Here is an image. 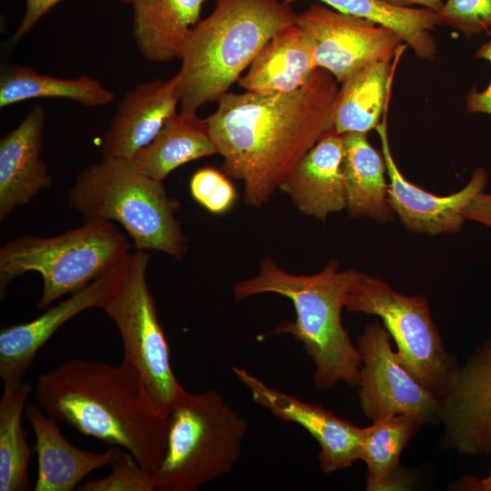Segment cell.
<instances>
[{
	"label": "cell",
	"mask_w": 491,
	"mask_h": 491,
	"mask_svg": "<svg viewBox=\"0 0 491 491\" xmlns=\"http://www.w3.org/2000/svg\"><path fill=\"white\" fill-rule=\"evenodd\" d=\"M337 81L317 67L302 87L285 94L223 95L205 118L221 169L243 184L250 206L266 204L303 156L334 130Z\"/></svg>",
	"instance_id": "6da1fadb"
},
{
	"label": "cell",
	"mask_w": 491,
	"mask_h": 491,
	"mask_svg": "<svg viewBox=\"0 0 491 491\" xmlns=\"http://www.w3.org/2000/svg\"><path fill=\"white\" fill-rule=\"evenodd\" d=\"M35 396L45 414L79 433L130 452L153 473L162 460L167 416L161 415L135 369L71 358L42 374Z\"/></svg>",
	"instance_id": "7a4b0ae2"
},
{
	"label": "cell",
	"mask_w": 491,
	"mask_h": 491,
	"mask_svg": "<svg viewBox=\"0 0 491 491\" xmlns=\"http://www.w3.org/2000/svg\"><path fill=\"white\" fill-rule=\"evenodd\" d=\"M354 272L339 270L337 260L331 259L317 273L296 275L265 257L257 274L238 282L233 289L236 300L273 293L292 302L296 320L282 321L273 334H289L303 345L315 366L313 382L320 391L339 381L351 386L359 383L360 353L341 317Z\"/></svg>",
	"instance_id": "3957f363"
},
{
	"label": "cell",
	"mask_w": 491,
	"mask_h": 491,
	"mask_svg": "<svg viewBox=\"0 0 491 491\" xmlns=\"http://www.w3.org/2000/svg\"><path fill=\"white\" fill-rule=\"evenodd\" d=\"M210 15L190 31L176 74L179 111L196 113L237 82L268 40L295 25L279 0H214Z\"/></svg>",
	"instance_id": "277c9868"
},
{
	"label": "cell",
	"mask_w": 491,
	"mask_h": 491,
	"mask_svg": "<svg viewBox=\"0 0 491 491\" xmlns=\"http://www.w3.org/2000/svg\"><path fill=\"white\" fill-rule=\"evenodd\" d=\"M69 205L85 221L116 222L136 250H155L175 259L187 251V237L175 218L180 202L163 182L135 171L128 161L103 159L78 174L68 192Z\"/></svg>",
	"instance_id": "5b68a950"
},
{
	"label": "cell",
	"mask_w": 491,
	"mask_h": 491,
	"mask_svg": "<svg viewBox=\"0 0 491 491\" xmlns=\"http://www.w3.org/2000/svg\"><path fill=\"white\" fill-rule=\"evenodd\" d=\"M247 422L216 389L185 391L167 416L165 452L152 473L156 491H195L230 472Z\"/></svg>",
	"instance_id": "8992f818"
},
{
	"label": "cell",
	"mask_w": 491,
	"mask_h": 491,
	"mask_svg": "<svg viewBox=\"0 0 491 491\" xmlns=\"http://www.w3.org/2000/svg\"><path fill=\"white\" fill-rule=\"evenodd\" d=\"M132 246L113 223L100 220L55 236L16 237L0 248V296L15 278L35 271L44 284L38 308H47L109 274Z\"/></svg>",
	"instance_id": "52a82bcc"
},
{
	"label": "cell",
	"mask_w": 491,
	"mask_h": 491,
	"mask_svg": "<svg viewBox=\"0 0 491 491\" xmlns=\"http://www.w3.org/2000/svg\"><path fill=\"white\" fill-rule=\"evenodd\" d=\"M149 260L145 251L128 252L108 274L100 308L119 332L123 360L137 373L157 411L167 416L185 390L174 374L169 346L146 283Z\"/></svg>",
	"instance_id": "ba28073f"
},
{
	"label": "cell",
	"mask_w": 491,
	"mask_h": 491,
	"mask_svg": "<svg viewBox=\"0 0 491 491\" xmlns=\"http://www.w3.org/2000/svg\"><path fill=\"white\" fill-rule=\"evenodd\" d=\"M345 308L377 316L406 369L438 399L450 391L460 365L445 348L424 296L403 295L386 282L355 270Z\"/></svg>",
	"instance_id": "9c48e42d"
},
{
	"label": "cell",
	"mask_w": 491,
	"mask_h": 491,
	"mask_svg": "<svg viewBox=\"0 0 491 491\" xmlns=\"http://www.w3.org/2000/svg\"><path fill=\"white\" fill-rule=\"evenodd\" d=\"M383 323L366 325L357 340L361 357L359 406L364 415L377 422L397 415H416L436 422L439 400L401 364L390 345Z\"/></svg>",
	"instance_id": "30bf717a"
},
{
	"label": "cell",
	"mask_w": 491,
	"mask_h": 491,
	"mask_svg": "<svg viewBox=\"0 0 491 491\" xmlns=\"http://www.w3.org/2000/svg\"><path fill=\"white\" fill-rule=\"evenodd\" d=\"M296 25L313 42L316 66L340 84L370 64L392 61L403 42L385 26L321 3L298 14Z\"/></svg>",
	"instance_id": "8fae6325"
},
{
	"label": "cell",
	"mask_w": 491,
	"mask_h": 491,
	"mask_svg": "<svg viewBox=\"0 0 491 491\" xmlns=\"http://www.w3.org/2000/svg\"><path fill=\"white\" fill-rule=\"evenodd\" d=\"M438 400L442 448L469 456L491 454V337L459 366L452 388Z\"/></svg>",
	"instance_id": "7c38bea8"
},
{
	"label": "cell",
	"mask_w": 491,
	"mask_h": 491,
	"mask_svg": "<svg viewBox=\"0 0 491 491\" xmlns=\"http://www.w3.org/2000/svg\"><path fill=\"white\" fill-rule=\"evenodd\" d=\"M236 378L249 390L255 403L283 422L298 424L319 446L320 467L326 474L360 460L363 428L331 411L273 388L245 368L233 366Z\"/></svg>",
	"instance_id": "4fadbf2b"
},
{
	"label": "cell",
	"mask_w": 491,
	"mask_h": 491,
	"mask_svg": "<svg viewBox=\"0 0 491 491\" xmlns=\"http://www.w3.org/2000/svg\"><path fill=\"white\" fill-rule=\"evenodd\" d=\"M388 176L387 197L404 227L413 233L436 235L459 232L464 224L463 211L470 200L485 191L487 172L476 167L468 183L448 195H437L409 182L398 169L390 149L386 115L376 126Z\"/></svg>",
	"instance_id": "5bb4252c"
},
{
	"label": "cell",
	"mask_w": 491,
	"mask_h": 491,
	"mask_svg": "<svg viewBox=\"0 0 491 491\" xmlns=\"http://www.w3.org/2000/svg\"><path fill=\"white\" fill-rule=\"evenodd\" d=\"M176 75L140 83L123 95L102 143L103 159L129 161L177 111Z\"/></svg>",
	"instance_id": "9a60e30c"
},
{
	"label": "cell",
	"mask_w": 491,
	"mask_h": 491,
	"mask_svg": "<svg viewBox=\"0 0 491 491\" xmlns=\"http://www.w3.org/2000/svg\"><path fill=\"white\" fill-rule=\"evenodd\" d=\"M45 115L35 105L0 141V220L48 188L52 176L41 157Z\"/></svg>",
	"instance_id": "2e32d148"
},
{
	"label": "cell",
	"mask_w": 491,
	"mask_h": 491,
	"mask_svg": "<svg viewBox=\"0 0 491 491\" xmlns=\"http://www.w3.org/2000/svg\"><path fill=\"white\" fill-rule=\"evenodd\" d=\"M107 276L49 307L34 320L0 330V376L4 386L23 382L37 352L65 322L88 308L100 307Z\"/></svg>",
	"instance_id": "e0dca14e"
},
{
	"label": "cell",
	"mask_w": 491,
	"mask_h": 491,
	"mask_svg": "<svg viewBox=\"0 0 491 491\" xmlns=\"http://www.w3.org/2000/svg\"><path fill=\"white\" fill-rule=\"evenodd\" d=\"M342 158L343 135L332 130L303 156L279 190L301 214L326 221L346 209Z\"/></svg>",
	"instance_id": "ac0fdd59"
},
{
	"label": "cell",
	"mask_w": 491,
	"mask_h": 491,
	"mask_svg": "<svg viewBox=\"0 0 491 491\" xmlns=\"http://www.w3.org/2000/svg\"><path fill=\"white\" fill-rule=\"evenodd\" d=\"M25 416L36 440L38 469L35 491H72L95 469L111 466L123 451L115 446L97 454L74 446L60 432L56 419L35 405H27Z\"/></svg>",
	"instance_id": "d6986e66"
},
{
	"label": "cell",
	"mask_w": 491,
	"mask_h": 491,
	"mask_svg": "<svg viewBox=\"0 0 491 491\" xmlns=\"http://www.w3.org/2000/svg\"><path fill=\"white\" fill-rule=\"evenodd\" d=\"M316 68L313 42L296 23L268 40L237 84L252 93L285 94L305 85Z\"/></svg>",
	"instance_id": "ffe728a7"
},
{
	"label": "cell",
	"mask_w": 491,
	"mask_h": 491,
	"mask_svg": "<svg viewBox=\"0 0 491 491\" xmlns=\"http://www.w3.org/2000/svg\"><path fill=\"white\" fill-rule=\"evenodd\" d=\"M205 0H136L133 35L142 55L152 63L180 59L186 38L200 21Z\"/></svg>",
	"instance_id": "44dd1931"
},
{
	"label": "cell",
	"mask_w": 491,
	"mask_h": 491,
	"mask_svg": "<svg viewBox=\"0 0 491 491\" xmlns=\"http://www.w3.org/2000/svg\"><path fill=\"white\" fill-rule=\"evenodd\" d=\"M341 168L346 209L351 217H367L380 224L395 219L387 197L385 158L368 143L366 134L343 135Z\"/></svg>",
	"instance_id": "7402d4cb"
},
{
	"label": "cell",
	"mask_w": 491,
	"mask_h": 491,
	"mask_svg": "<svg viewBox=\"0 0 491 491\" xmlns=\"http://www.w3.org/2000/svg\"><path fill=\"white\" fill-rule=\"evenodd\" d=\"M215 154L217 150L205 119L179 111L128 162L138 173L163 182L177 167Z\"/></svg>",
	"instance_id": "603a6c76"
},
{
	"label": "cell",
	"mask_w": 491,
	"mask_h": 491,
	"mask_svg": "<svg viewBox=\"0 0 491 491\" xmlns=\"http://www.w3.org/2000/svg\"><path fill=\"white\" fill-rule=\"evenodd\" d=\"M427 421L416 415H397L363 427L360 460L366 465L367 491L409 489L413 478L400 463L408 441Z\"/></svg>",
	"instance_id": "cb8c5ba5"
},
{
	"label": "cell",
	"mask_w": 491,
	"mask_h": 491,
	"mask_svg": "<svg viewBox=\"0 0 491 491\" xmlns=\"http://www.w3.org/2000/svg\"><path fill=\"white\" fill-rule=\"evenodd\" d=\"M391 61L370 64L341 83L334 107V131L366 134L381 123L390 91Z\"/></svg>",
	"instance_id": "d4e9b609"
},
{
	"label": "cell",
	"mask_w": 491,
	"mask_h": 491,
	"mask_svg": "<svg viewBox=\"0 0 491 491\" xmlns=\"http://www.w3.org/2000/svg\"><path fill=\"white\" fill-rule=\"evenodd\" d=\"M35 98H61L84 106H103L115 99V94L97 79L88 75L60 78L38 73L35 69L14 65L0 77V108Z\"/></svg>",
	"instance_id": "484cf974"
},
{
	"label": "cell",
	"mask_w": 491,
	"mask_h": 491,
	"mask_svg": "<svg viewBox=\"0 0 491 491\" xmlns=\"http://www.w3.org/2000/svg\"><path fill=\"white\" fill-rule=\"evenodd\" d=\"M291 5L298 0H283ZM330 8L372 21L397 34L415 54L426 60L437 53L434 36L429 33L440 25L437 13L426 8L396 7L379 0H317Z\"/></svg>",
	"instance_id": "4316f807"
},
{
	"label": "cell",
	"mask_w": 491,
	"mask_h": 491,
	"mask_svg": "<svg viewBox=\"0 0 491 491\" xmlns=\"http://www.w3.org/2000/svg\"><path fill=\"white\" fill-rule=\"evenodd\" d=\"M31 392L28 382L4 386L0 398V491L31 489L28 466L35 446L28 444L27 432L22 425Z\"/></svg>",
	"instance_id": "83f0119b"
},
{
	"label": "cell",
	"mask_w": 491,
	"mask_h": 491,
	"mask_svg": "<svg viewBox=\"0 0 491 491\" xmlns=\"http://www.w3.org/2000/svg\"><path fill=\"white\" fill-rule=\"evenodd\" d=\"M112 470L103 478L77 486L79 491H155L153 474L145 469L134 456L123 450L111 464Z\"/></svg>",
	"instance_id": "f1b7e54d"
},
{
	"label": "cell",
	"mask_w": 491,
	"mask_h": 491,
	"mask_svg": "<svg viewBox=\"0 0 491 491\" xmlns=\"http://www.w3.org/2000/svg\"><path fill=\"white\" fill-rule=\"evenodd\" d=\"M437 15L440 25H447L470 38L491 26V0H446Z\"/></svg>",
	"instance_id": "f546056e"
},
{
	"label": "cell",
	"mask_w": 491,
	"mask_h": 491,
	"mask_svg": "<svg viewBox=\"0 0 491 491\" xmlns=\"http://www.w3.org/2000/svg\"><path fill=\"white\" fill-rule=\"evenodd\" d=\"M225 176L224 173L212 167L198 169L192 175L189 184L192 197L203 206Z\"/></svg>",
	"instance_id": "4dcf8cb0"
},
{
	"label": "cell",
	"mask_w": 491,
	"mask_h": 491,
	"mask_svg": "<svg viewBox=\"0 0 491 491\" xmlns=\"http://www.w3.org/2000/svg\"><path fill=\"white\" fill-rule=\"evenodd\" d=\"M60 1L62 0H25V15L10 42L17 44Z\"/></svg>",
	"instance_id": "1f68e13d"
},
{
	"label": "cell",
	"mask_w": 491,
	"mask_h": 491,
	"mask_svg": "<svg viewBox=\"0 0 491 491\" xmlns=\"http://www.w3.org/2000/svg\"><path fill=\"white\" fill-rule=\"evenodd\" d=\"M475 58H483L491 63V39L483 44L475 53ZM466 110L468 113H485L491 115V82L483 92H478L474 85L466 95Z\"/></svg>",
	"instance_id": "d6a6232c"
},
{
	"label": "cell",
	"mask_w": 491,
	"mask_h": 491,
	"mask_svg": "<svg viewBox=\"0 0 491 491\" xmlns=\"http://www.w3.org/2000/svg\"><path fill=\"white\" fill-rule=\"evenodd\" d=\"M235 198L234 185L225 175L203 207L213 214H223L232 207Z\"/></svg>",
	"instance_id": "836d02e7"
},
{
	"label": "cell",
	"mask_w": 491,
	"mask_h": 491,
	"mask_svg": "<svg viewBox=\"0 0 491 491\" xmlns=\"http://www.w3.org/2000/svg\"><path fill=\"white\" fill-rule=\"evenodd\" d=\"M465 220L481 223L491 229V194L484 191L475 195L463 211Z\"/></svg>",
	"instance_id": "e575fe53"
},
{
	"label": "cell",
	"mask_w": 491,
	"mask_h": 491,
	"mask_svg": "<svg viewBox=\"0 0 491 491\" xmlns=\"http://www.w3.org/2000/svg\"><path fill=\"white\" fill-rule=\"evenodd\" d=\"M451 489L462 491H491V470L486 477H475L464 475L451 485Z\"/></svg>",
	"instance_id": "d590c367"
},
{
	"label": "cell",
	"mask_w": 491,
	"mask_h": 491,
	"mask_svg": "<svg viewBox=\"0 0 491 491\" xmlns=\"http://www.w3.org/2000/svg\"><path fill=\"white\" fill-rule=\"evenodd\" d=\"M387 5L396 7H411L412 5H422L433 12L438 13L443 5V0H379Z\"/></svg>",
	"instance_id": "8d00e7d4"
},
{
	"label": "cell",
	"mask_w": 491,
	"mask_h": 491,
	"mask_svg": "<svg viewBox=\"0 0 491 491\" xmlns=\"http://www.w3.org/2000/svg\"><path fill=\"white\" fill-rule=\"evenodd\" d=\"M120 2L124 3V4H127V5H134V3L136 1V0H119Z\"/></svg>",
	"instance_id": "74e56055"
}]
</instances>
